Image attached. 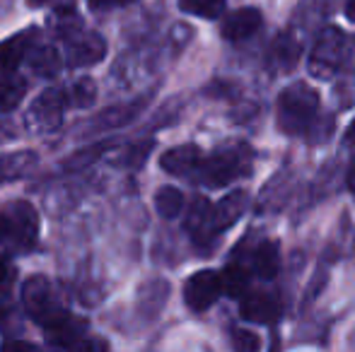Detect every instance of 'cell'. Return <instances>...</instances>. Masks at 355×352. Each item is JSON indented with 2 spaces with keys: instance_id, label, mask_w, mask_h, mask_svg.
<instances>
[{
  "instance_id": "1",
  "label": "cell",
  "mask_w": 355,
  "mask_h": 352,
  "mask_svg": "<svg viewBox=\"0 0 355 352\" xmlns=\"http://www.w3.org/2000/svg\"><path fill=\"white\" fill-rule=\"evenodd\" d=\"M319 111V94L314 87L304 85V82H295V85L285 87L278 97L276 113H278V126L281 131L297 136L312 128L314 118Z\"/></svg>"
},
{
  "instance_id": "2",
  "label": "cell",
  "mask_w": 355,
  "mask_h": 352,
  "mask_svg": "<svg viewBox=\"0 0 355 352\" xmlns=\"http://www.w3.org/2000/svg\"><path fill=\"white\" fill-rule=\"evenodd\" d=\"M39 239V215L27 201L10 203L0 210V249L32 251Z\"/></svg>"
},
{
  "instance_id": "3",
  "label": "cell",
  "mask_w": 355,
  "mask_h": 352,
  "mask_svg": "<svg viewBox=\"0 0 355 352\" xmlns=\"http://www.w3.org/2000/svg\"><path fill=\"white\" fill-rule=\"evenodd\" d=\"M22 304L29 319H34V324H39L44 331L71 316L58 299L53 285L44 275H32L22 285Z\"/></svg>"
},
{
  "instance_id": "4",
  "label": "cell",
  "mask_w": 355,
  "mask_h": 352,
  "mask_svg": "<svg viewBox=\"0 0 355 352\" xmlns=\"http://www.w3.org/2000/svg\"><path fill=\"white\" fill-rule=\"evenodd\" d=\"M249 169H252V150L247 145L225 147L213 152L211 157H203L196 181L206 183L208 188H220L247 174Z\"/></svg>"
},
{
  "instance_id": "5",
  "label": "cell",
  "mask_w": 355,
  "mask_h": 352,
  "mask_svg": "<svg viewBox=\"0 0 355 352\" xmlns=\"http://www.w3.org/2000/svg\"><path fill=\"white\" fill-rule=\"evenodd\" d=\"M348 56V37L338 27H324L314 39L309 53V73L319 80H329L343 68Z\"/></svg>"
},
{
  "instance_id": "6",
  "label": "cell",
  "mask_w": 355,
  "mask_h": 352,
  "mask_svg": "<svg viewBox=\"0 0 355 352\" xmlns=\"http://www.w3.org/2000/svg\"><path fill=\"white\" fill-rule=\"evenodd\" d=\"M68 97L63 89L49 87L34 99V104L27 111V128L34 133H51L61 128L63 111H66Z\"/></svg>"
},
{
  "instance_id": "7",
  "label": "cell",
  "mask_w": 355,
  "mask_h": 352,
  "mask_svg": "<svg viewBox=\"0 0 355 352\" xmlns=\"http://www.w3.org/2000/svg\"><path fill=\"white\" fill-rule=\"evenodd\" d=\"M63 41H66V58L68 63L75 68H87L99 63L107 56V41L99 37L97 32H87L80 24L66 29L61 34Z\"/></svg>"
},
{
  "instance_id": "8",
  "label": "cell",
  "mask_w": 355,
  "mask_h": 352,
  "mask_svg": "<svg viewBox=\"0 0 355 352\" xmlns=\"http://www.w3.org/2000/svg\"><path fill=\"white\" fill-rule=\"evenodd\" d=\"M225 295L223 290V272L215 270H198L184 285V302L189 309L206 311L218 302V297Z\"/></svg>"
},
{
  "instance_id": "9",
  "label": "cell",
  "mask_w": 355,
  "mask_h": 352,
  "mask_svg": "<svg viewBox=\"0 0 355 352\" xmlns=\"http://www.w3.org/2000/svg\"><path fill=\"white\" fill-rule=\"evenodd\" d=\"M37 37L39 29L37 27H27L22 32L12 34L5 41H0V73H15L17 66L34 51L37 46Z\"/></svg>"
},
{
  "instance_id": "10",
  "label": "cell",
  "mask_w": 355,
  "mask_h": 352,
  "mask_svg": "<svg viewBox=\"0 0 355 352\" xmlns=\"http://www.w3.org/2000/svg\"><path fill=\"white\" fill-rule=\"evenodd\" d=\"M239 311H242L244 321L252 324H273L278 319L281 304L271 292H249L239 302Z\"/></svg>"
},
{
  "instance_id": "11",
  "label": "cell",
  "mask_w": 355,
  "mask_h": 352,
  "mask_svg": "<svg viewBox=\"0 0 355 352\" xmlns=\"http://www.w3.org/2000/svg\"><path fill=\"white\" fill-rule=\"evenodd\" d=\"M201 162L203 152L196 145H179L164 152L159 165H162L164 172L174 176H196L198 169H201Z\"/></svg>"
},
{
  "instance_id": "12",
  "label": "cell",
  "mask_w": 355,
  "mask_h": 352,
  "mask_svg": "<svg viewBox=\"0 0 355 352\" xmlns=\"http://www.w3.org/2000/svg\"><path fill=\"white\" fill-rule=\"evenodd\" d=\"M247 205H249L247 191H234V193H230V196H225L218 205H213L211 225H213L215 234H220V232L237 225L239 217H242L244 210H247Z\"/></svg>"
},
{
  "instance_id": "13",
  "label": "cell",
  "mask_w": 355,
  "mask_h": 352,
  "mask_svg": "<svg viewBox=\"0 0 355 352\" xmlns=\"http://www.w3.org/2000/svg\"><path fill=\"white\" fill-rule=\"evenodd\" d=\"M259 27H261V12L254 8H242L237 10V12H230L227 17H225L223 22V37L227 39V41H244V39H249L252 34L259 32Z\"/></svg>"
},
{
  "instance_id": "14",
  "label": "cell",
  "mask_w": 355,
  "mask_h": 352,
  "mask_svg": "<svg viewBox=\"0 0 355 352\" xmlns=\"http://www.w3.org/2000/svg\"><path fill=\"white\" fill-rule=\"evenodd\" d=\"M211 215H213V205L206 198L198 196L196 201L189 205V215H187V232L193 237L196 241L206 244L215 237L213 225H211Z\"/></svg>"
},
{
  "instance_id": "15",
  "label": "cell",
  "mask_w": 355,
  "mask_h": 352,
  "mask_svg": "<svg viewBox=\"0 0 355 352\" xmlns=\"http://www.w3.org/2000/svg\"><path fill=\"white\" fill-rule=\"evenodd\" d=\"M297 58H300L297 39H293L290 34H281V37L273 41L271 51H268V66L276 73H288V71H293Z\"/></svg>"
},
{
  "instance_id": "16",
  "label": "cell",
  "mask_w": 355,
  "mask_h": 352,
  "mask_svg": "<svg viewBox=\"0 0 355 352\" xmlns=\"http://www.w3.org/2000/svg\"><path fill=\"white\" fill-rule=\"evenodd\" d=\"M34 165H37V155L29 152V150L12 152V155H3L0 157V183L17 181L19 176L29 174Z\"/></svg>"
},
{
  "instance_id": "17",
  "label": "cell",
  "mask_w": 355,
  "mask_h": 352,
  "mask_svg": "<svg viewBox=\"0 0 355 352\" xmlns=\"http://www.w3.org/2000/svg\"><path fill=\"white\" fill-rule=\"evenodd\" d=\"M27 94V80L15 73H3L0 77V113L15 111Z\"/></svg>"
},
{
  "instance_id": "18",
  "label": "cell",
  "mask_w": 355,
  "mask_h": 352,
  "mask_svg": "<svg viewBox=\"0 0 355 352\" xmlns=\"http://www.w3.org/2000/svg\"><path fill=\"white\" fill-rule=\"evenodd\" d=\"M29 66L39 77H56L63 68L61 56L53 46H34V51L29 53Z\"/></svg>"
},
{
  "instance_id": "19",
  "label": "cell",
  "mask_w": 355,
  "mask_h": 352,
  "mask_svg": "<svg viewBox=\"0 0 355 352\" xmlns=\"http://www.w3.org/2000/svg\"><path fill=\"white\" fill-rule=\"evenodd\" d=\"M281 268V259H278V246L273 241H263L257 251H254V270L261 280H273Z\"/></svg>"
},
{
  "instance_id": "20",
  "label": "cell",
  "mask_w": 355,
  "mask_h": 352,
  "mask_svg": "<svg viewBox=\"0 0 355 352\" xmlns=\"http://www.w3.org/2000/svg\"><path fill=\"white\" fill-rule=\"evenodd\" d=\"M155 210H157L159 217H164V220L179 217L184 210V193L174 186H162L155 193Z\"/></svg>"
},
{
  "instance_id": "21",
  "label": "cell",
  "mask_w": 355,
  "mask_h": 352,
  "mask_svg": "<svg viewBox=\"0 0 355 352\" xmlns=\"http://www.w3.org/2000/svg\"><path fill=\"white\" fill-rule=\"evenodd\" d=\"M223 290L227 297L232 299H242L249 290V275H247V268L232 263L223 270Z\"/></svg>"
},
{
  "instance_id": "22",
  "label": "cell",
  "mask_w": 355,
  "mask_h": 352,
  "mask_svg": "<svg viewBox=\"0 0 355 352\" xmlns=\"http://www.w3.org/2000/svg\"><path fill=\"white\" fill-rule=\"evenodd\" d=\"M145 102H133V104H123V106H114V109H107L102 116L97 118V128H116V126H123V123L133 121L138 113L143 111Z\"/></svg>"
},
{
  "instance_id": "23",
  "label": "cell",
  "mask_w": 355,
  "mask_h": 352,
  "mask_svg": "<svg viewBox=\"0 0 355 352\" xmlns=\"http://www.w3.org/2000/svg\"><path fill=\"white\" fill-rule=\"evenodd\" d=\"M179 8L187 15H196L203 19H215L223 15L225 0H179Z\"/></svg>"
},
{
  "instance_id": "24",
  "label": "cell",
  "mask_w": 355,
  "mask_h": 352,
  "mask_svg": "<svg viewBox=\"0 0 355 352\" xmlns=\"http://www.w3.org/2000/svg\"><path fill=\"white\" fill-rule=\"evenodd\" d=\"M68 104H73V106L83 109V106H89V104L94 102V97H97V87H94V80H89V77H83V80L73 82V87L68 89Z\"/></svg>"
},
{
  "instance_id": "25",
  "label": "cell",
  "mask_w": 355,
  "mask_h": 352,
  "mask_svg": "<svg viewBox=\"0 0 355 352\" xmlns=\"http://www.w3.org/2000/svg\"><path fill=\"white\" fill-rule=\"evenodd\" d=\"M150 150H153V140H141V142H133L131 147H126V150L119 155L116 165L119 167H131V169H136V167H141L145 162V157L150 155Z\"/></svg>"
},
{
  "instance_id": "26",
  "label": "cell",
  "mask_w": 355,
  "mask_h": 352,
  "mask_svg": "<svg viewBox=\"0 0 355 352\" xmlns=\"http://www.w3.org/2000/svg\"><path fill=\"white\" fill-rule=\"evenodd\" d=\"M104 150H109V142H97V145H89V147H85V150L75 152V155L68 157L66 169L78 172V169H83V167L92 165V162H97V157L102 155Z\"/></svg>"
},
{
  "instance_id": "27",
  "label": "cell",
  "mask_w": 355,
  "mask_h": 352,
  "mask_svg": "<svg viewBox=\"0 0 355 352\" xmlns=\"http://www.w3.org/2000/svg\"><path fill=\"white\" fill-rule=\"evenodd\" d=\"M232 343L244 352H254V350H259V345H261L259 343L257 333H252V331H242V328L232 331Z\"/></svg>"
},
{
  "instance_id": "28",
  "label": "cell",
  "mask_w": 355,
  "mask_h": 352,
  "mask_svg": "<svg viewBox=\"0 0 355 352\" xmlns=\"http://www.w3.org/2000/svg\"><path fill=\"white\" fill-rule=\"evenodd\" d=\"M133 0H89V8L92 10H109V8H121V5H128Z\"/></svg>"
},
{
  "instance_id": "29",
  "label": "cell",
  "mask_w": 355,
  "mask_h": 352,
  "mask_svg": "<svg viewBox=\"0 0 355 352\" xmlns=\"http://www.w3.org/2000/svg\"><path fill=\"white\" fill-rule=\"evenodd\" d=\"M0 348H3V350H12V348H32V350H37V345L27 343V340H5Z\"/></svg>"
},
{
  "instance_id": "30",
  "label": "cell",
  "mask_w": 355,
  "mask_h": 352,
  "mask_svg": "<svg viewBox=\"0 0 355 352\" xmlns=\"http://www.w3.org/2000/svg\"><path fill=\"white\" fill-rule=\"evenodd\" d=\"M8 280H10V266H8V261L0 256V287H3Z\"/></svg>"
},
{
  "instance_id": "31",
  "label": "cell",
  "mask_w": 355,
  "mask_h": 352,
  "mask_svg": "<svg viewBox=\"0 0 355 352\" xmlns=\"http://www.w3.org/2000/svg\"><path fill=\"white\" fill-rule=\"evenodd\" d=\"M346 183H348V191L355 193V160H353L351 169H348V178H346Z\"/></svg>"
},
{
  "instance_id": "32",
  "label": "cell",
  "mask_w": 355,
  "mask_h": 352,
  "mask_svg": "<svg viewBox=\"0 0 355 352\" xmlns=\"http://www.w3.org/2000/svg\"><path fill=\"white\" fill-rule=\"evenodd\" d=\"M343 140H346V145H353L355 147V121L351 123V126H348L346 138H343Z\"/></svg>"
},
{
  "instance_id": "33",
  "label": "cell",
  "mask_w": 355,
  "mask_h": 352,
  "mask_svg": "<svg viewBox=\"0 0 355 352\" xmlns=\"http://www.w3.org/2000/svg\"><path fill=\"white\" fill-rule=\"evenodd\" d=\"M346 15H348V19H353V22H355V0H351V3H348Z\"/></svg>"
}]
</instances>
